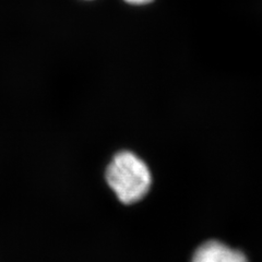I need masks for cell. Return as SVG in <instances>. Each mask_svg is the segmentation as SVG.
Returning a JSON list of instances; mask_svg holds the SVG:
<instances>
[{"instance_id": "1", "label": "cell", "mask_w": 262, "mask_h": 262, "mask_svg": "<svg viewBox=\"0 0 262 262\" xmlns=\"http://www.w3.org/2000/svg\"><path fill=\"white\" fill-rule=\"evenodd\" d=\"M106 179L117 198L126 204L140 201L149 192L152 183L146 164L128 151L115 155L106 170Z\"/></svg>"}, {"instance_id": "2", "label": "cell", "mask_w": 262, "mask_h": 262, "mask_svg": "<svg viewBox=\"0 0 262 262\" xmlns=\"http://www.w3.org/2000/svg\"><path fill=\"white\" fill-rule=\"evenodd\" d=\"M191 262H249L242 250L223 242L208 241L194 251Z\"/></svg>"}, {"instance_id": "3", "label": "cell", "mask_w": 262, "mask_h": 262, "mask_svg": "<svg viewBox=\"0 0 262 262\" xmlns=\"http://www.w3.org/2000/svg\"><path fill=\"white\" fill-rule=\"evenodd\" d=\"M125 2L131 4V5H137V6H141V5H146L153 0H125Z\"/></svg>"}]
</instances>
